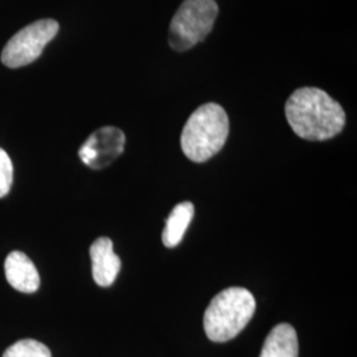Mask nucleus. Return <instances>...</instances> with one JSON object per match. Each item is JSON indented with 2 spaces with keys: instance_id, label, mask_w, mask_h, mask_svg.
<instances>
[{
  "instance_id": "1a4fd4ad",
  "label": "nucleus",
  "mask_w": 357,
  "mask_h": 357,
  "mask_svg": "<svg viewBox=\"0 0 357 357\" xmlns=\"http://www.w3.org/2000/svg\"><path fill=\"white\" fill-rule=\"evenodd\" d=\"M299 356V344L298 336L293 326L282 323L275 326L268 337L261 351L259 357H298Z\"/></svg>"
},
{
  "instance_id": "f03ea898",
  "label": "nucleus",
  "mask_w": 357,
  "mask_h": 357,
  "mask_svg": "<svg viewBox=\"0 0 357 357\" xmlns=\"http://www.w3.org/2000/svg\"><path fill=\"white\" fill-rule=\"evenodd\" d=\"M229 135V118L217 103L197 107L181 131L180 144L185 156L203 163L221 151Z\"/></svg>"
},
{
  "instance_id": "f8f14e48",
  "label": "nucleus",
  "mask_w": 357,
  "mask_h": 357,
  "mask_svg": "<svg viewBox=\"0 0 357 357\" xmlns=\"http://www.w3.org/2000/svg\"><path fill=\"white\" fill-rule=\"evenodd\" d=\"M13 166L11 158L0 149V197H4L13 187Z\"/></svg>"
},
{
  "instance_id": "7ed1b4c3",
  "label": "nucleus",
  "mask_w": 357,
  "mask_h": 357,
  "mask_svg": "<svg viewBox=\"0 0 357 357\" xmlns=\"http://www.w3.org/2000/svg\"><path fill=\"white\" fill-rule=\"evenodd\" d=\"M255 312L253 294L243 287H229L217 294L204 314L205 333L209 340L225 343L249 324Z\"/></svg>"
},
{
  "instance_id": "0eeeda50",
  "label": "nucleus",
  "mask_w": 357,
  "mask_h": 357,
  "mask_svg": "<svg viewBox=\"0 0 357 357\" xmlns=\"http://www.w3.org/2000/svg\"><path fill=\"white\" fill-rule=\"evenodd\" d=\"M93 280L101 286L109 287L114 283L121 271V259L115 255L113 241L107 237H100L90 246Z\"/></svg>"
},
{
  "instance_id": "9b49d317",
  "label": "nucleus",
  "mask_w": 357,
  "mask_h": 357,
  "mask_svg": "<svg viewBox=\"0 0 357 357\" xmlns=\"http://www.w3.org/2000/svg\"><path fill=\"white\" fill-rule=\"evenodd\" d=\"M3 357H52L50 348L38 340L24 339L7 348Z\"/></svg>"
},
{
  "instance_id": "6e6552de",
  "label": "nucleus",
  "mask_w": 357,
  "mask_h": 357,
  "mask_svg": "<svg viewBox=\"0 0 357 357\" xmlns=\"http://www.w3.org/2000/svg\"><path fill=\"white\" fill-rule=\"evenodd\" d=\"M6 278L15 290L31 294L38 291L40 275L33 262L22 252L10 253L4 262Z\"/></svg>"
},
{
  "instance_id": "423d86ee",
  "label": "nucleus",
  "mask_w": 357,
  "mask_h": 357,
  "mask_svg": "<svg viewBox=\"0 0 357 357\" xmlns=\"http://www.w3.org/2000/svg\"><path fill=\"white\" fill-rule=\"evenodd\" d=\"M125 143L126 137L121 128L105 126L90 135L81 146L78 156L90 168L102 169L122 155Z\"/></svg>"
},
{
  "instance_id": "20e7f679",
  "label": "nucleus",
  "mask_w": 357,
  "mask_h": 357,
  "mask_svg": "<svg viewBox=\"0 0 357 357\" xmlns=\"http://www.w3.org/2000/svg\"><path fill=\"white\" fill-rule=\"evenodd\" d=\"M217 15L216 0H184L169 24V47L185 52L204 41L213 29Z\"/></svg>"
},
{
  "instance_id": "9d476101",
  "label": "nucleus",
  "mask_w": 357,
  "mask_h": 357,
  "mask_svg": "<svg viewBox=\"0 0 357 357\" xmlns=\"http://www.w3.org/2000/svg\"><path fill=\"white\" fill-rule=\"evenodd\" d=\"M195 215V206L190 202L178 203L167 218L162 240L167 248H175L181 243Z\"/></svg>"
},
{
  "instance_id": "f257e3e1",
  "label": "nucleus",
  "mask_w": 357,
  "mask_h": 357,
  "mask_svg": "<svg viewBox=\"0 0 357 357\" xmlns=\"http://www.w3.org/2000/svg\"><path fill=\"white\" fill-rule=\"evenodd\" d=\"M284 112L294 132L306 141H327L344 128L342 105L318 88L295 90L286 102Z\"/></svg>"
},
{
  "instance_id": "39448f33",
  "label": "nucleus",
  "mask_w": 357,
  "mask_h": 357,
  "mask_svg": "<svg viewBox=\"0 0 357 357\" xmlns=\"http://www.w3.org/2000/svg\"><path fill=\"white\" fill-rule=\"evenodd\" d=\"M57 32L59 23L52 19H43L26 26L10 38L1 52V63L8 68H22L33 63Z\"/></svg>"
}]
</instances>
